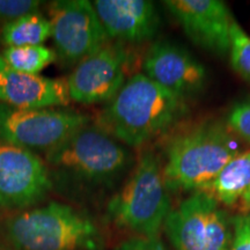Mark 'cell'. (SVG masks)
Listing matches in <instances>:
<instances>
[{
  "instance_id": "d6986e66",
  "label": "cell",
  "mask_w": 250,
  "mask_h": 250,
  "mask_svg": "<svg viewBox=\"0 0 250 250\" xmlns=\"http://www.w3.org/2000/svg\"><path fill=\"white\" fill-rule=\"evenodd\" d=\"M42 2L37 0H0V23L2 26L23 15L41 11Z\"/></svg>"
},
{
  "instance_id": "8992f818",
  "label": "cell",
  "mask_w": 250,
  "mask_h": 250,
  "mask_svg": "<svg viewBox=\"0 0 250 250\" xmlns=\"http://www.w3.org/2000/svg\"><path fill=\"white\" fill-rule=\"evenodd\" d=\"M88 124V115L68 108L23 109L0 103V140L36 154L45 155Z\"/></svg>"
},
{
  "instance_id": "3957f363",
  "label": "cell",
  "mask_w": 250,
  "mask_h": 250,
  "mask_svg": "<svg viewBox=\"0 0 250 250\" xmlns=\"http://www.w3.org/2000/svg\"><path fill=\"white\" fill-rule=\"evenodd\" d=\"M239 154L229 130L205 123L173 137L165 151L162 176L168 191H205Z\"/></svg>"
},
{
  "instance_id": "2e32d148",
  "label": "cell",
  "mask_w": 250,
  "mask_h": 250,
  "mask_svg": "<svg viewBox=\"0 0 250 250\" xmlns=\"http://www.w3.org/2000/svg\"><path fill=\"white\" fill-rule=\"evenodd\" d=\"M51 37V22L42 12L23 17L1 26L0 43L4 48L43 45Z\"/></svg>"
},
{
  "instance_id": "30bf717a",
  "label": "cell",
  "mask_w": 250,
  "mask_h": 250,
  "mask_svg": "<svg viewBox=\"0 0 250 250\" xmlns=\"http://www.w3.org/2000/svg\"><path fill=\"white\" fill-rule=\"evenodd\" d=\"M129 54L122 43H107L74 66L66 79L71 101L108 103L126 81Z\"/></svg>"
},
{
  "instance_id": "e0dca14e",
  "label": "cell",
  "mask_w": 250,
  "mask_h": 250,
  "mask_svg": "<svg viewBox=\"0 0 250 250\" xmlns=\"http://www.w3.org/2000/svg\"><path fill=\"white\" fill-rule=\"evenodd\" d=\"M2 62L12 70L27 74H40L57 61L54 49L46 45H26L4 48Z\"/></svg>"
},
{
  "instance_id": "4fadbf2b",
  "label": "cell",
  "mask_w": 250,
  "mask_h": 250,
  "mask_svg": "<svg viewBox=\"0 0 250 250\" xmlns=\"http://www.w3.org/2000/svg\"><path fill=\"white\" fill-rule=\"evenodd\" d=\"M92 4L108 39L117 43L146 42L160 27L154 2L148 0H95Z\"/></svg>"
},
{
  "instance_id": "7402d4cb",
  "label": "cell",
  "mask_w": 250,
  "mask_h": 250,
  "mask_svg": "<svg viewBox=\"0 0 250 250\" xmlns=\"http://www.w3.org/2000/svg\"><path fill=\"white\" fill-rule=\"evenodd\" d=\"M116 250H166L159 237L133 236L118 245Z\"/></svg>"
},
{
  "instance_id": "5bb4252c",
  "label": "cell",
  "mask_w": 250,
  "mask_h": 250,
  "mask_svg": "<svg viewBox=\"0 0 250 250\" xmlns=\"http://www.w3.org/2000/svg\"><path fill=\"white\" fill-rule=\"evenodd\" d=\"M72 101L66 79L27 74L0 61V103L14 108H66Z\"/></svg>"
},
{
  "instance_id": "44dd1931",
  "label": "cell",
  "mask_w": 250,
  "mask_h": 250,
  "mask_svg": "<svg viewBox=\"0 0 250 250\" xmlns=\"http://www.w3.org/2000/svg\"><path fill=\"white\" fill-rule=\"evenodd\" d=\"M230 250H250V213L232 218Z\"/></svg>"
},
{
  "instance_id": "ac0fdd59",
  "label": "cell",
  "mask_w": 250,
  "mask_h": 250,
  "mask_svg": "<svg viewBox=\"0 0 250 250\" xmlns=\"http://www.w3.org/2000/svg\"><path fill=\"white\" fill-rule=\"evenodd\" d=\"M229 51L233 68L250 83V36L235 21L230 29Z\"/></svg>"
},
{
  "instance_id": "277c9868",
  "label": "cell",
  "mask_w": 250,
  "mask_h": 250,
  "mask_svg": "<svg viewBox=\"0 0 250 250\" xmlns=\"http://www.w3.org/2000/svg\"><path fill=\"white\" fill-rule=\"evenodd\" d=\"M4 235L13 250H98L96 225L73 206L49 202L19 211L5 221Z\"/></svg>"
},
{
  "instance_id": "7a4b0ae2",
  "label": "cell",
  "mask_w": 250,
  "mask_h": 250,
  "mask_svg": "<svg viewBox=\"0 0 250 250\" xmlns=\"http://www.w3.org/2000/svg\"><path fill=\"white\" fill-rule=\"evenodd\" d=\"M187 111L186 98L136 73L105 103L94 124L127 147L138 148L169 130Z\"/></svg>"
},
{
  "instance_id": "6da1fadb",
  "label": "cell",
  "mask_w": 250,
  "mask_h": 250,
  "mask_svg": "<svg viewBox=\"0 0 250 250\" xmlns=\"http://www.w3.org/2000/svg\"><path fill=\"white\" fill-rule=\"evenodd\" d=\"M43 159L54 190L73 197L114 186L134 160L127 146L95 124L81 127Z\"/></svg>"
},
{
  "instance_id": "603a6c76",
  "label": "cell",
  "mask_w": 250,
  "mask_h": 250,
  "mask_svg": "<svg viewBox=\"0 0 250 250\" xmlns=\"http://www.w3.org/2000/svg\"><path fill=\"white\" fill-rule=\"evenodd\" d=\"M0 61H1V51H0Z\"/></svg>"
},
{
  "instance_id": "8fae6325",
  "label": "cell",
  "mask_w": 250,
  "mask_h": 250,
  "mask_svg": "<svg viewBox=\"0 0 250 250\" xmlns=\"http://www.w3.org/2000/svg\"><path fill=\"white\" fill-rule=\"evenodd\" d=\"M164 5L193 44L220 56L229 51L234 20L225 2L219 0H167Z\"/></svg>"
},
{
  "instance_id": "52a82bcc",
  "label": "cell",
  "mask_w": 250,
  "mask_h": 250,
  "mask_svg": "<svg viewBox=\"0 0 250 250\" xmlns=\"http://www.w3.org/2000/svg\"><path fill=\"white\" fill-rule=\"evenodd\" d=\"M164 227L175 250H230L232 219L208 192L188 197L171 210Z\"/></svg>"
},
{
  "instance_id": "5b68a950",
  "label": "cell",
  "mask_w": 250,
  "mask_h": 250,
  "mask_svg": "<svg viewBox=\"0 0 250 250\" xmlns=\"http://www.w3.org/2000/svg\"><path fill=\"white\" fill-rule=\"evenodd\" d=\"M171 212L160 159L144 152L107 205L108 218L136 236L158 237Z\"/></svg>"
},
{
  "instance_id": "7c38bea8",
  "label": "cell",
  "mask_w": 250,
  "mask_h": 250,
  "mask_svg": "<svg viewBox=\"0 0 250 250\" xmlns=\"http://www.w3.org/2000/svg\"><path fill=\"white\" fill-rule=\"evenodd\" d=\"M144 76L169 92L188 98L206 80L205 67L189 52L167 41L149 46L142 64Z\"/></svg>"
},
{
  "instance_id": "9c48e42d",
  "label": "cell",
  "mask_w": 250,
  "mask_h": 250,
  "mask_svg": "<svg viewBox=\"0 0 250 250\" xmlns=\"http://www.w3.org/2000/svg\"><path fill=\"white\" fill-rule=\"evenodd\" d=\"M52 190L42 156L0 140V208L27 210L42 203Z\"/></svg>"
},
{
  "instance_id": "ffe728a7",
  "label": "cell",
  "mask_w": 250,
  "mask_h": 250,
  "mask_svg": "<svg viewBox=\"0 0 250 250\" xmlns=\"http://www.w3.org/2000/svg\"><path fill=\"white\" fill-rule=\"evenodd\" d=\"M228 130L250 144V101L234 105L227 117Z\"/></svg>"
},
{
  "instance_id": "ba28073f",
  "label": "cell",
  "mask_w": 250,
  "mask_h": 250,
  "mask_svg": "<svg viewBox=\"0 0 250 250\" xmlns=\"http://www.w3.org/2000/svg\"><path fill=\"white\" fill-rule=\"evenodd\" d=\"M48 14L54 50L62 66H76L108 43L107 34L88 0L51 1Z\"/></svg>"
},
{
  "instance_id": "9a60e30c",
  "label": "cell",
  "mask_w": 250,
  "mask_h": 250,
  "mask_svg": "<svg viewBox=\"0 0 250 250\" xmlns=\"http://www.w3.org/2000/svg\"><path fill=\"white\" fill-rule=\"evenodd\" d=\"M205 192L237 214L250 213V151L228 162Z\"/></svg>"
}]
</instances>
